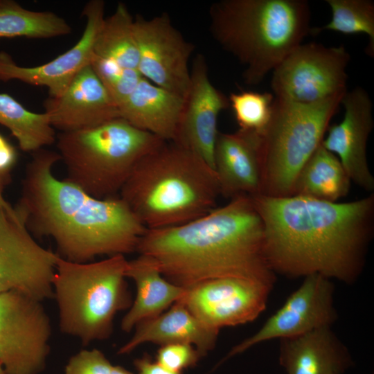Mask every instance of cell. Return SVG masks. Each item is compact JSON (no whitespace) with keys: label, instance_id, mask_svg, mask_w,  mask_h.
<instances>
[{"label":"cell","instance_id":"cell-1","mask_svg":"<svg viewBox=\"0 0 374 374\" xmlns=\"http://www.w3.org/2000/svg\"><path fill=\"white\" fill-rule=\"evenodd\" d=\"M274 273L320 274L350 283L359 274L374 229V194L337 203L299 195L252 197Z\"/></svg>","mask_w":374,"mask_h":374},{"label":"cell","instance_id":"cell-2","mask_svg":"<svg viewBox=\"0 0 374 374\" xmlns=\"http://www.w3.org/2000/svg\"><path fill=\"white\" fill-rule=\"evenodd\" d=\"M58 152L44 148L32 153L14 207L33 235L51 238L61 258L91 262L107 255L136 251L147 229L120 197L98 199L68 181L53 167Z\"/></svg>","mask_w":374,"mask_h":374},{"label":"cell","instance_id":"cell-3","mask_svg":"<svg viewBox=\"0 0 374 374\" xmlns=\"http://www.w3.org/2000/svg\"><path fill=\"white\" fill-rule=\"evenodd\" d=\"M136 251L152 258L168 280L184 288L224 277L274 282L264 253L263 222L249 195L186 224L147 229Z\"/></svg>","mask_w":374,"mask_h":374},{"label":"cell","instance_id":"cell-4","mask_svg":"<svg viewBox=\"0 0 374 374\" xmlns=\"http://www.w3.org/2000/svg\"><path fill=\"white\" fill-rule=\"evenodd\" d=\"M219 196L215 170L173 141H165L141 158L119 193L147 229L193 221L215 208Z\"/></svg>","mask_w":374,"mask_h":374},{"label":"cell","instance_id":"cell-5","mask_svg":"<svg viewBox=\"0 0 374 374\" xmlns=\"http://www.w3.org/2000/svg\"><path fill=\"white\" fill-rule=\"evenodd\" d=\"M209 17L212 37L244 67L249 85L260 83L312 30L305 0H221Z\"/></svg>","mask_w":374,"mask_h":374},{"label":"cell","instance_id":"cell-6","mask_svg":"<svg viewBox=\"0 0 374 374\" xmlns=\"http://www.w3.org/2000/svg\"><path fill=\"white\" fill-rule=\"evenodd\" d=\"M66 179L93 197L116 196L134 168L166 141L122 118L56 136Z\"/></svg>","mask_w":374,"mask_h":374},{"label":"cell","instance_id":"cell-7","mask_svg":"<svg viewBox=\"0 0 374 374\" xmlns=\"http://www.w3.org/2000/svg\"><path fill=\"white\" fill-rule=\"evenodd\" d=\"M127 262L121 254L87 262L59 256L53 289L62 332L85 346L109 337L115 315L132 303L125 281Z\"/></svg>","mask_w":374,"mask_h":374},{"label":"cell","instance_id":"cell-8","mask_svg":"<svg viewBox=\"0 0 374 374\" xmlns=\"http://www.w3.org/2000/svg\"><path fill=\"white\" fill-rule=\"evenodd\" d=\"M343 97L312 105L274 98L270 121L261 135V195L275 197L293 195L300 170L321 144Z\"/></svg>","mask_w":374,"mask_h":374},{"label":"cell","instance_id":"cell-9","mask_svg":"<svg viewBox=\"0 0 374 374\" xmlns=\"http://www.w3.org/2000/svg\"><path fill=\"white\" fill-rule=\"evenodd\" d=\"M350 60L344 46L301 44L272 71L271 88L274 98L312 105L344 96Z\"/></svg>","mask_w":374,"mask_h":374},{"label":"cell","instance_id":"cell-10","mask_svg":"<svg viewBox=\"0 0 374 374\" xmlns=\"http://www.w3.org/2000/svg\"><path fill=\"white\" fill-rule=\"evenodd\" d=\"M51 333L41 302L16 291L0 294V364L6 374L42 371Z\"/></svg>","mask_w":374,"mask_h":374},{"label":"cell","instance_id":"cell-11","mask_svg":"<svg viewBox=\"0 0 374 374\" xmlns=\"http://www.w3.org/2000/svg\"><path fill=\"white\" fill-rule=\"evenodd\" d=\"M58 258L37 242L19 217L0 207V294L16 291L39 302L53 297Z\"/></svg>","mask_w":374,"mask_h":374},{"label":"cell","instance_id":"cell-12","mask_svg":"<svg viewBox=\"0 0 374 374\" xmlns=\"http://www.w3.org/2000/svg\"><path fill=\"white\" fill-rule=\"evenodd\" d=\"M139 51V71L143 78L186 99L190 84V57L195 46L174 26L167 13L134 18Z\"/></svg>","mask_w":374,"mask_h":374},{"label":"cell","instance_id":"cell-13","mask_svg":"<svg viewBox=\"0 0 374 374\" xmlns=\"http://www.w3.org/2000/svg\"><path fill=\"white\" fill-rule=\"evenodd\" d=\"M272 286L260 280L217 278L186 288L179 301L207 327L220 331L255 320L265 310Z\"/></svg>","mask_w":374,"mask_h":374},{"label":"cell","instance_id":"cell-14","mask_svg":"<svg viewBox=\"0 0 374 374\" xmlns=\"http://www.w3.org/2000/svg\"><path fill=\"white\" fill-rule=\"evenodd\" d=\"M304 278L282 307L255 334L233 346L217 366L264 341L292 338L330 327L337 319L331 280L320 274Z\"/></svg>","mask_w":374,"mask_h":374},{"label":"cell","instance_id":"cell-15","mask_svg":"<svg viewBox=\"0 0 374 374\" xmlns=\"http://www.w3.org/2000/svg\"><path fill=\"white\" fill-rule=\"evenodd\" d=\"M103 0L87 2L82 10L86 18L81 38L67 51L39 66L26 67L17 65L10 54L0 51V81L17 80L34 86L46 87L49 97L61 96L74 78L93 57V48L98 32L105 19Z\"/></svg>","mask_w":374,"mask_h":374},{"label":"cell","instance_id":"cell-16","mask_svg":"<svg viewBox=\"0 0 374 374\" xmlns=\"http://www.w3.org/2000/svg\"><path fill=\"white\" fill-rule=\"evenodd\" d=\"M230 107L229 98L211 83L204 55L197 54L190 69L188 93L173 142L204 159L213 169L220 113Z\"/></svg>","mask_w":374,"mask_h":374},{"label":"cell","instance_id":"cell-17","mask_svg":"<svg viewBox=\"0 0 374 374\" xmlns=\"http://www.w3.org/2000/svg\"><path fill=\"white\" fill-rule=\"evenodd\" d=\"M341 105L342 120L329 126L321 144L340 161L350 181L365 190L374 189V178L366 156L367 141L373 128V103L367 91L357 87L346 91Z\"/></svg>","mask_w":374,"mask_h":374},{"label":"cell","instance_id":"cell-18","mask_svg":"<svg viewBox=\"0 0 374 374\" xmlns=\"http://www.w3.org/2000/svg\"><path fill=\"white\" fill-rule=\"evenodd\" d=\"M51 125L61 132L97 126L121 118L119 110L90 64L84 68L58 97L44 103Z\"/></svg>","mask_w":374,"mask_h":374},{"label":"cell","instance_id":"cell-19","mask_svg":"<svg viewBox=\"0 0 374 374\" xmlns=\"http://www.w3.org/2000/svg\"><path fill=\"white\" fill-rule=\"evenodd\" d=\"M260 135L238 130L218 133L214 148L213 167L220 195L232 199L253 197L261 190Z\"/></svg>","mask_w":374,"mask_h":374},{"label":"cell","instance_id":"cell-20","mask_svg":"<svg viewBox=\"0 0 374 374\" xmlns=\"http://www.w3.org/2000/svg\"><path fill=\"white\" fill-rule=\"evenodd\" d=\"M279 362L286 374H344L353 365L330 327L280 339Z\"/></svg>","mask_w":374,"mask_h":374},{"label":"cell","instance_id":"cell-21","mask_svg":"<svg viewBox=\"0 0 374 374\" xmlns=\"http://www.w3.org/2000/svg\"><path fill=\"white\" fill-rule=\"evenodd\" d=\"M134 328L132 337L119 348L118 354H127L142 344L152 342L161 346L190 344L203 357L214 348L219 333L202 323L179 301L165 312L141 321Z\"/></svg>","mask_w":374,"mask_h":374},{"label":"cell","instance_id":"cell-22","mask_svg":"<svg viewBox=\"0 0 374 374\" xmlns=\"http://www.w3.org/2000/svg\"><path fill=\"white\" fill-rule=\"evenodd\" d=\"M184 105L185 99L142 78L118 110L132 125L172 141Z\"/></svg>","mask_w":374,"mask_h":374},{"label":"cell","instance_id":"cell-23","mask_svg":"<svg viewBox=\"0 0 374 374\" xmlns=\"http://www.w3.org/2000/svg\"><path fill=\"white\" fill-rule=\"evenodd\" d=\"M126 277L134 282L136 294L121 321V328L125 332H130L141 321L163 313L181 299L186 291L168 280L156 262L143 254L128 260Z\"/></svg>","mask_w":374,"mask_h":374},{"label":"cell","instance_id":"cell-24","mask_svg":"<svg viewBox=\"0 0 374 374\" xmlns=\"http://www.w3.org/2000/svg\"><path fill=\"white\" fill-rule=\"evenodd\" d=\"M350 184L339 159L321 144L300 170L293 195L336 202L348 193Z\"/></svg>","mask_w":374,"mask_h":374},{"label":"cell","instance_id":"cell-25","mask_svg":"<svg viewBox=\"0 0 374 374\" xmlns=\"http://www.w3.org/2000/svg\"><path fill=\"white\" fill-rule=\"evenodd\" d=\"M134 18L126 5L118 3L105 17L96 35L93 57L123 69L139 71V51L133 30Z\"/></svg>","mask_w":374,"mask_h":374},{"label":"cell","instance_id":"cell-26","mask_svg":"<svg viewBox=\"0 0 374 374\" xmlns=\"http://www.w3.org/2000/svg\"><path fill=\"white\" fill-rule=\"evenodd\" d=\"M0 124L10 130L24 152L33 153L56 141L46 113L30 112L7 93H0Z\"/></svg>","mask_w":374,"mask_h":374},{"label":"cell","instance_id":"cell-27","mask_svg":"<svg viewBox=\"0 0 374 374\" xmlns=\"http://www.w3.org/2000/svg\"><path fill=\"white\" fill-rule=\"evenodd\" d=\"M71 27L52 12L29 10L12 0H0V39H46L69 35Z\"/></svg>","mask_w":374,"mask_h":374},{"label":"cell","instance_id":"cell-28","mask_svg":"<svg viewBox=\"0 0 374 374\" xmlns=\"http://www.w3.org/2000/svg\"><path fill=\"white\" fill-rule=\"evenodd\" d=\"M331 10L330 21L322 27L313 28L319 34L332 30L346 35L365 34L368 37L366 53L374 57V2L371 0H326Z\"/></svg>","mask_w":374,"mask_h":374},{"label":"cell","instance_id":"cell-29","mask_svg":"<svg viewBox=\"0 0 374 374\" xmlns=\"http://www.w3.org/2000/svg\"><path fill=\"white\" fill-rule=\"evenodd\" d=\"M228 98L239 130L262 135L271 117L274 95L242 91L231 93Z\"/></svg>","mask_w":374,"mask_h":374},{"label":"cell","instance_id":"cell-30","mask_svg":"<svg viewBox=\"0 0 374 374\" xmlns=\"http://www.w3.org/2000/svg\"><path fill=\"white\" fill-rule=\"evenodd\" d=\"M90 66L118 108L143 78L137 70L123 69L98 58L92 57Z\"/></svg>","mask_w":374,"mask_h":374},{"label":"cell","instance_id":"cell-31","mask_svg":"<svg viewBox=\"0 0 374 374\" xmlns=\"http://www.w3.org/2000/svg\"><path fill=\"white\" fill-rule=\"evenodd\" d=\"M202 357L198 350L188 344L163 345L158 350L157 362L166 368L176 372L195 366Z\"/></svg>","mask_w":374,"mask_h":374},{"label":"cell","instance_id":"cell-32","mask_svg":"<svg viewBox=\"0 0 374 374\" xmlns=\"http://www.w3.org/2000/svg\"><path fill=\"white\" fill-rule=\"evenodd\" d=\"M112 367L101 351L82 350L70 358L65 374H111Z\"/></svg>","mask_w":374,"mask_h":374},{"label":"cell","instance_id":"cell-33","mask_svg":"<svg viewBox=\"0 0 374 374\" xmlns=\"http://www.w3.org/2000/svg\"><path fill=\"white\" fill-rule=\"evenodd\" d=\"M18 159L16 148L0 134V179L7 185Z\"/></svg>","mask_w":374,"mask_h":374},{"label":"cell","instance_id":"cell-34","mask_svg":"<svg viewBox=\"0 0 374 374\" xmlns=\"http://www.w3.org/2000/svg\"><path fill=\"white\" fill-rule=\"evenodd\" d=\"M134 366L139 374H181L166 368L157 361L153 362L148 355L136 359Z\"/></svg>","mask_w":374,"mask_h":374},{"label":"cell","instance_id":"cell-35","mask_svg":"<svg viewBox=\"0 0 374 374\" xmlns=\"http://www.w3.org/2000/svg\"><path fill=\"white\" fill-rule=\"evenodd\" d=\"M7 186L1 179H0V207L4 209L8 214L14 217H19L15 212L14 207L6 199L3 193L4 188Z\"/></svg>","mask_w":374,"mask_h":374},{"label":"cell","instance_id":"cell-36","mask_svg":"<svg viewBox=\"0 0 374 374\" xmlns=\"http://www.w3.org/2000/svg\"><path fill=\"white\" fill-rule=\"evenodd\" d=\"M111 374H133L120 366H113Z\"/></svg>","mask_w":374,"mask_h":374},{"label":"cell","instance_id":"cell-37","mask_svg":"<svg viewBox=\"0 0 374 374\" xmlns=\"http://www.w3.org/2000/svg\"><path fill=\"white\" fill-rule=\"evenodd\" d=\"M0 374H6L2 365L0 364Z\"/></svg>","mask_w":374,"mask_h":374}]
</instances>
